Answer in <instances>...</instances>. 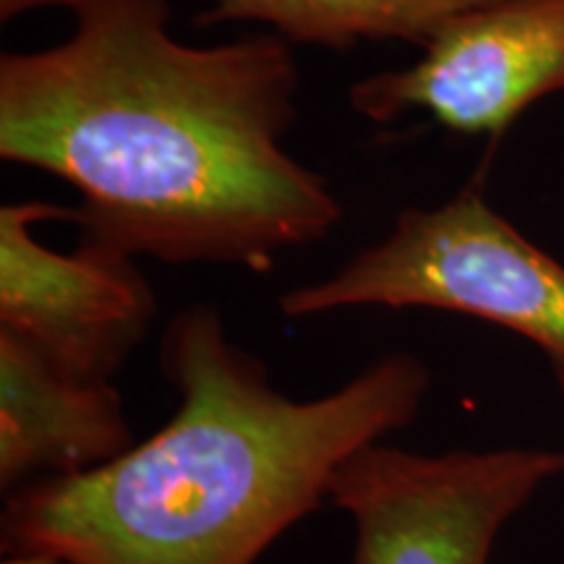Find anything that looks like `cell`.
I'll return each instance as SVG.
<instances>
[{
	"label": "cell",
	"instance_id": "obj_6",
	"mask_svg": "<svg viewBox=\"0 0 564 564\" xmlns=\"http://www.w3.org/2000/svg\"><path fill=\"white\" fill-rule=\"evenodd\" d=\"M564 89V0H489L444 24L411 66L358 79L350 108L371 123L426 112L457 133H502Z\"/></svg>",
	"mask_w": 564,
	"mask_h": 564
},
{
	"label": "cell",
	"instance_id": "obj_9",
	"mask_svg": "<svg viewBox=\"0 0 564 564\" xmlns=\"http://www.w3.org/2000/svg\"><path fill=\"white\" fill-rule=\"evenodd\" d=\"M0 564H70L51 554H6Z\"/></svg>",
	"mask_w": 564,
	"mask_h": 564
},
{
	"label": "cell",
	"instance_id": "obj_7",
	"mask_svg": "<svg viewBox=\"0 0 564 564\" xmlns=\"http://www.w3.org/2000/svg\"><path fill=\"white\" fill-rule=\"evenodd\" d=\"M137 444L112 382H82L0 329V489L102 468Z\"/></svg>",
	"mask_w": 564,
	"mask_h": 564
},
{
	"label": "cell",
	"instance_id": "obj_3",
	"mask_svg": "<svg viewBox=\"0 0 564 564\" xmlns=\"http://www.w3.org/2000/svg\"><path fill=\"white\" fill-rule=\"evenodd\" d=\"M358 306L476 316L544 352L564 394V264L507 223L470 183L440 207L400 212L379 243L280 295L291 319Z\"/></svg>",
	"mask_w": 564,
	"mask_h": 564
},
{
	"label": "cell",
	"instance_id": "obj_1",
	"mask_svg": "<svg viewBox=\"0 0 564 564\" xmlns=\"http://www.w3.org/2000/svg\"><path fill=\"white\" fill-rule=\"evenodd\" d=\"M58 45L0 58V158L82 194V241L267 274L343 204L285 150L301 70L280 34L188 45L167 0H79Z\"/></svg>",
	"mask_w": 564,
	"mask_h": 564
},
{
	"label": "cell",
	"instance_id": "obj_5",
	"mask_svg": "<svg viewBox=\"0 0 564 564\" xmlns=\"http://www.w3.org/2000/svg\"><path fill=\"white\" fill-rule=\"evenodd\" d=\"M51 220H70V207H0V329L68 377L112 382L152 333L158 293L131 253L82 238L68 253L42 243L37 225Z\"/></svg>",
	"mask_w": 564,
	"mask_h": 564
},
{
	"label": "cell",
	"instance_id": "obj_2",
	"mask_svg": "<svg viewBox=\"0 0 564 564\" xmlns=\"http://www.w3.org/2000/svg\"><path fill=\"white\" fill-rule=\"evenodd\" d=\"M178 405L129 453L76 476L6 494V554L70 564H257L327 502L352 453L411 426L432 390L413 352H390L335 392L295 400L262 358L230 340L207 303L183 308L160 340Z\"/></svg>",
	"mask_w": 564,
	"mask_h": 564
},
{
	"label": "cell",
	"instance_id": "obj_8",
	"mask_svg": "<svg viewBox=\"0 0 564 564\" xmlns=\"http://www.w3.org/2000/svg\"><path fill=\"white\" fill-rule=\"evenodd\" d=\"M489 0H212L199 24L257 21L291 45L345 47L411 42L423 47L444 24Z\"/></svg>",
	"mask_w": 564,
	"mask_h": 564
},
{
	"label": "cell",
	"instance_id": "obj_4",
	"mask_svg": "<svg viewBox=\"0 0 564 564\" xmlns=\"http://www.w3.org/2000/svg\"><path fill=\"white\" fill-rule=\"evenodd\" d=\"M562 474L560 449L423 455L382 440L335 470L327 505L356 525L350 564H489L505 525Z\"/></svg>",
	"mask_w": 564,
	"mask_h": 564
}]
</instances>
